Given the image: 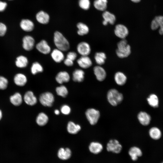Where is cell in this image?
<instances>
[{"mask_svg":"<svg viewBox=\"0 0 163 163\" xmlns=\"http://www.w3.org/2000/svg\"><path fill=\"white\" fill-rule=\"evenodd\" d=\"M53 42L56 48L63 52L68 51L70 48L68 40L60 32L56 31L54 33Z\"/></svg>","mask_w":163,"mask_h":163,"instance_id":"obj_1","label":"cell"},{"mask_svg":"<svg viewBox=\"0 0 163 163\" xmlns=\"http://www.w3.org/2000/svg\"><path fill=\"white\" fill-rule=\"evenodd\" d=\"M116 53L117 56L121 58L127 57L131 53L130 46L128 44L127 40L125 39H122L117 44Z\"/></svg>","mask_w":163,"mask_h":163,"instance_id":"obj_2","label":"cell"},{"mask_svg":"<svg viewBox=\"0 0 163 163\" xmlns=\"http://www.w3.org/2000/svg\"><path fill=\"white\" fill-rule=\"evenodd\" d=\"M123 94L115 89L109 90L107 94V99L108 102L111 105L116 106L123 101Z\"/></svg>","mask_w":163,"mask_h":163,"instance_id":"obj_3","label":"cell"},{"mask_svg":"<svg viewBox=\"0 0 163 163\" xmlns=\"http://www.w3.org/2000/svg\"><path fill=\"white\" fill-rule=\"evenodd\" d=\"M86 117L91 125H94L98 122L100 117L99 111L94 108L88 109L85 113Z\"/></svg>","mask_w":163,"mask_h":163,"instance_id":"obj_4","label":"cell"},{"mask_svg":"<svg viewBox=\"0 0 163 163\" xmlns=\"http://www.w3.org/2000/svg\"><path fill=\"white\" fill-rule=\"evenodd\" d=\"M39 100L43 105L50 107L52 106L54 101V97L52 93L49 92H46L40 95Z\"/></svg>","mask_w":163,"mask_h":163,"instance_id":"obj_5","label":"cell"},{"mask_svg":"<svg viewBox=\"0 0 163 163\" xmlns=\"http://www.w3.org/2000/svg\"><path fill=\"white\" fill-rule=\"evenodd\" d=\"M122 149V145L117 139L110 140L107 145L106 149L109 152L118 154L121 152Z\"/></svg>","mask_w":163,"mask_h":163,"instance_id":"obj_6","label":"cell"},{"mask_svg":"<svg viewBox=\"0 0 163 163\" xmlns=\"http://www.w3.org/2000/svg\"><path fill=\"white\" fill-rule=\"evenodd\" d=\"M76 50L81 56H88L91 53V49L88 43L85 41H82L77 44Z\"/></svg>","mask_w":163,"mask_h":163,"instance_id":"obj_7","label":"cell"},{"mask_svg":"<svg viewBox=\"0 0 163 163\" xmlns=\"http://www.w3.org/2000/svg\"><path fill=\"white\" fill-rule=\"evenodd\" d=\"M37 50L40 53L47 55L51 51V47L48 42L45 40L43 39L38 43L35 46Z\"/></svg>","mask_w":163,"mask_h":163,"instance_id":"obj_8","label":"cell"},{"mask_svg":"<svg viewBox=\"0 0 163 163\" xmlns=\"http://www.w3.org/2000/svg\"><path fill=\"white\" fill-rule=\"evenodd\" d=\"M114 33L116 36L123 39H125L129 34V30L127 27L123 24H118L115 28Z\"/></svg>","mask_w":163,"mask_h":163,"instance_id":"obj_9","label":"cell"},{"mask_svg":"<svg viewBox=\"0 0 163 163\" xmlns=\"http://www.w3.org/2000/svg\"><path fill=\"white\" fill-rule=\"evenodd\" d=\"M22 46L24 49L27 51L32 50L35 44L34 39L32 36L27 35L24 36L22 39Z\"/></svg>","mask_w":163,"mask_h":163,"instance_id":"obj_10","label":"cell"},{"mask_svg":"<svg viewBox=\"0 0 163 163\" xmlns=\"http://www.w3.org/2000/svg\"><path fill=\"white\" fill-rule=\"evenodd\" d=\"M57 83L62 84L69 82L70 79V76L68 72L65 71H60L58 72L55 77Z\"/></svg>","mask_w":163,"mask_h":163,"instance_id":"obj_11","label":"cell"},{"mask_svg":"<svg viewBox=\"0 0 163 163\" xmlns=\"http://www.w3.org/2000/svg\"><path fill=\"white\" fill-rule=\"evenodd\" d=\"M63 52L56 48L51 51L50 54L51 58L56 63H60L65 59Z\"/></svg>","mask_w":163,"mask_h":163,"instance_id":"obj_12","label":"cell"},{"mask_svg":"<svg viewBox=\"0 0 163 163\" xmlns=\"http://www.w3.org/2000/svg\"><path fill=\"white\" fill-rule=\"evenodd\" d=\"M78 66L82 69H87L92 64V61L88 56H81L76 60Z\"/></svg>","mask_w":163,"mask_h":163,"instance_id":"obj_13","label":"cell"},{"mask_svg":"<svg viewBox=\"0 0 163 163\" xmlns=\"http://www.w3.org/2000/svg\"><path fill=\"white\" fill-rule=\"evenodd\" d=\"M93 71L96 79L98 81H102L106 78V72L101 66H97L94 67Z\"/></svg>","mask_w":163,"mask_h":163,"instance_id":"obj_14","label":"cell"},{"mask_svg":"<svg viewBox=\"0 0 163 163\" xmlns=\"http://www.w3.org/2000/svg\"><path fill=\"white\" fill-rule=\"evenodd\" d=\"M104 19L102 22L103 25L106 26L108 23L110 24H113L116 21V18L115 15L108 11H104L102 14Z\"/></svg>","mask_w":163,"mask_h":163,"instance_id":"obj_15","label":"cell"},{"mask_svg":"<svg viewBox=\"0 0 163 163\" xmlns=\"http://www.w3.org/2000/svg\"><path fill=\"white\" fill-rule=\"evenodd\" d=\"M137 118L142 125L146 126L150 124L151 118L148 113L145 111H141L138 114Z\"/></svg>","mask_w":163,"mask_h":163,"instance_id":"obj_16","label":"cell"},{"mask_svg":"<svg viewBox=\"0 0 163 163\" xmlns=\"http://www.w3.org/2000/svg\"><path fill=\"white\" fill-rule=\"evenodd\" d=\"M85 72L82 69H76L72 73V79L75 82H81L84 80Z\"/></svg>","mask_w":163,"mask_h":163,"instance_id":"obj_17","label":"cell"},{"mask_svg":"<svg viewBox=\"0 0 163 163\" xmlns=\"http://www.w3.org/2000/svg\"><path fill=\"white\" fill-rule=\"evenodd\" d=\"M24 100L25 103L30 106L35 104L37 102V99L33 92L31 91H28L25 94Z\"/></svg>","mask_w":163,"mask_h":163,"instance_id":"obj_18","label":"cell"},{"mask_svg":"<svg viewBox=\"0 0 163 163\" xmlns=\"http://www.w3.org/2000/svg\"><path fill=\"white\" fill-rule=\"evenodd\" d=\"M128 154L132 160L133 161H136L137 160L139 157L142 155V152L139 147L133 146L130 148L128 151Z\"/></svg>","mask_w":163,"mask_h":163,"instance_id":"obj_19","label":"cell"},{"mask_svg":"<svg viewBox=\"0 0 163 163\" xmlns=\"http://www.w3.org/2000/svg\"><path fill=\"white\" fill-rule=\"evenodd\" d=\"M89 149L91 153L97 154L102 151L103 146L102 144L99 142H93L90 143L89 146Z\"/></svg>","mask_w":163,"mask_h":163,"instance_id":"obj_20","label":"cell"},{"mask_svg":"<svg viewBox=\"0 0 163 163\" xmlns=\"http://www.w3.org/2000/svg\"><path fill=\"white\" fill-rule=\"evenodd\" d=\"M36 18L38 22L40 23L46 24L49 22L50 16L46 13L40 11L37 14Z\"/></svg>","mask_w":163,"mask_h":163,"instance_id":"obj_21","label":"cell"},{"mask_svg":"<svg viewBox=\"0 0 163 163\" xmlns=\"http://www.w3.org/2000/svg\"><path fill=\"white\" fill-rule=\"evenodd\" d=\"M114 79L117 84L122 86L126 83L127 78L126 75L123 73L118 72H116L114 75Z\"/></svg>","mask_w":163,"mask_h":163,"instance_id":"obj_22","label":"cell"},{"mask_svg":"<svg viewBox=\"0 0 163 163\" xmlns=\"http://www.w3.org/2000/svg\"><path fill=\"white\" fill-rule=\"evenodd\" d=\"M21 29L26 32L32 31L34 28V24L32 21L28 19H23L20 24Z\"/></svg>","mask_w":163,"mask_h":163,"instance_id":"obj_23","label":"cell"},{"mask_svg":"<svg viewBox=\"0 0 163 163\" xmlns=\"http://www.w3.org/2000/svg\"><path fill=\"white\" fill-rule=\"evenodd\" d=\"M58 157L61 159L66 160L69 159L71 155V151L68 148H60L58 152Z\"/></svg>","mask_w":163,"mask_h":163,"instance_id":"obj_24","label":"cell"},{"mask_svg":"<svg viewBox=\"0 0 163 163\" xmlns=\"http://www.w3.org/2000/svg\"><path fill=\"white\" fill-rule=\"evenodd\" d=\"M14 82L17 85L22 86H24L27 82L26 76L22 73H18L15 75L14 78Z\"/></svg>","mask_w":163,"mask_h":163,"instance_id":"obj_25","label":"cell"},{"mask_svg":"<svg viewBox=\"0 0 163 163\" xmlns=\"http://www.w3.org/2000/svg\"><path fill=\"white\" fill-rule=\"evenodd\" d=\"M149 134L151 138L155 140L159 139L162 135L161 130L156 127L151 128L149 131Z\"/></svg>","mask_w":163,"mask_h":163,"instance_id":"obj_26","label":"cell"},{"mask_svg":"<svg viewBox=\"0 0 163 163\" xmlns=\"http://www.w3.org/2000/svg\"><path fill=\"white\" fill-rule=\"evenodd\" d=\"M67 129L69 133L75 134L81 130V127L78 124H76L73 122L69 121L68 123Z\"/></svg>","mask_w":163,"mask_h":163,"instance_id":"obj_27","label":"cell"},{"mask_svg":"<svg viewBox=\"0 0 163 163\" xmlns=\"http://www.w3.org/2000/svg\"><path fill=\"white\" fill-rule=\"evenodd\" d=\"M149 105L153 108H157L158 107L159 101L157 96L155 94H150L147 99Z\"/></svg>","mask_w":163,"mask_h":163,"instance_id":"obj_28","label":"cell"},{"mask_svg":"<svg viewBox=\"0 0 163 163\" xmlns=\"http://www.w3.org/2000/svg\"><path fill=\"white\" fill-rule=\"evenodd\" d=\"M48 120L49 118L46 114L43 112H41L37 117L36 122L38 125L43 126L47 123Z\"/></svg>","mask_w":163,"mask_h":163,"instance_id":"obj_29","label":"cell"},{"mask_svg":"<svg viewBox=\"0 0 163 163\" xmlns=\"http://www.w3.org/2000/svg\"><path fill=\"white\" fill-rule=\"evenodd\" d=\"M44 71V69L42 65L39 62L36 61L34 62L31 66L30 71L33 75L42 73Z\"/></svg>","mask_w":163,"mask_h":163,"instance_id":"obj_30","label":"cell"},{"mask_svg":"<svg viewBox=\"0 0 163 163\" xmlns=\"http://www.w3.org/2000/svg\"><path fill=\"white\" fill-rule=\"evenodd\" d=\"M28 63V61L27 58L23 55L17 57L15 61L16 66L20 68L26 67L27 66Z\"/></svg>","mask_w":163,"mask_h":163,"instance_id":"obj_31","label":"cell"},{"mask_svg":"<svg viewBox=\"0 0 163 163\" xmlns=\"http://www.w3.org/2000/svg\"><path fill=\"white\" fill-rule=\"evenodd\" d=\"M77 27L78 29L77 33L80 36H83L87 34L89 32V28L86 24L82 22L77 24Z\"/></svg>","mask_w":163,"mask_h":163,"instance_id":"obj_32","label":"cell"},{"mask_svg":"<svg viewBox=\"0 0 163 163\" xmlns=\"http://www.w3.org/2000/svg\"><path fill=\"white\" fill-rule=\"evenodd\" d=\"M107 0H95L94 2V6L97 10L104 11L107 8Z\"/></svg>","mask_w":163,"mask_h":163,"instance_id":"obj_33","label":"cell"},{"mask_svg":"<svg viewBox=\"0 0 163 163\" xmlns=\"http://www.w3.org/2000/svg\"><path fill=\"white\" fill-rule=\"evenodd\" d=\"M94 58L96 62L98 65L101 66L104 63L106 56L104 52H98L95 54Z\"/></svg>","mask_w":163,"mask_h":163,"instance_id":"obj_34","label":"cell"},{"mask_svg":"<svg viewBox=\"0 0 163 163\" xmlns=\"http://www.w3.org/2000/svg\"><path fill=\"white\" fill-rule=\"evenodd\" d=\"M11 103L14 105L18 106L22 103V99L21 95L19 93H16L11 96L10 98Z\"/></svg>","mask_w":163,"mask_h":163,"instance_id":"obj_35","label":"cell"},{"mask_svg":"<svg viewBox=\"0 0 163 163\" xmlns=\"http://www.w3.org/2000/svg\"><path fill=\"white\" fill-rule=\"evenodd\" d=\"M158 28H159V33L161 35H163V16H158L153 20Z\"/></svg>","mask_w":163,"mask_h":163,"instance_id":"obj_36","label":"cell"},{"mask_svg":"<svg viewBox=\"0 0 163 163\" xmlns=\"http://www.w3.org/2000/svg\"><path fill=\"white\" fill-rule=\"evenodd\" d=\"M56 91L58 95L64 97H66L68 93L67 88L62 85L57 87L56 88Z\"/></svg>","mask_w":163,"mask_h":163,"instance_id":"obj_37","label":"cell"},{"mask_svg":"<svg viewBox=\"0 0 163 163\" xmlns=\"http://www.w3.org/2000/svg\"><path fill=\"white\" fill-rule=\"evenodd\" d=\"M79 5L82 9L87 10L90 8V3L89 0H79Z\"/></svg>","mask_w":163,"mask_h":163,"instance_id":"obj_38","label":"cell"},{"mask_svg":"<svg viewBox=\"0 0 163 163\" xmlns=\"http://www.w3.org/2000/svg\"><path fill=\"white\" fill-rule=\"evenodd\" d=\"M8 83V80L6 78L0 76V89H5L7 87Z\"/></svg>","mask_w":163,"mask_h":163,"instance_id":"obj_39","label":"cell"},{"mask_svg":"<svg viewBox=\"0 0 163 163\" xmlns=\"http://www.w3.org/2000/svg\"><path fill=\"white\" fill-rule=\"evenodd\" d=\"M77 54L74 51H71L68 52L66 54V58L73 61H74L77 58Z\"/></svg>","mask_w":163,"mask_h":163,"instance_id":"obj_40","label":"cell"},{"mask_svg":"<svg viewBox=\"0 0 163 163\" xmlns=\"http://www.w3.org/2000/svg\"><path fill=\"white\" fill-rule=\"evenodd\" d=\"M60 110L62 113L67 115L70 113L71 108L69 106L67 105H64L61 107Z\"/></svg>","mask_w":163,"mask_h":163,"instance_id":"obj_41","label":"cell"},{"mask_svg":"<svg viewBox=\"0 0 163 163\" xmlns=\"http://www.w3.org/2000/svg\"><path fill=\"white\" fill-rule=\"evenodd\" d=\"M7 30V27L4 24L0 23V36H4Z\"/></svg>","mask_w":163,"mask_h":163,"instance_id":"obj_42","label":"cell"},{"mask_svg":"<svg viewBox=\"0 0 163 163\" xmlns=\"http://www.w3.org/2000/svg\"><path fill=\"white\" fill-rule=\"evenodd\" d=\"M64 65L68 67H71L74 65V61L66 58L64 59L63 61Z\"/></svg>","mask_w":163,"mask_h":163,"instance_id":"obj_43","label":"cell"},{"mask_svg":"<svg viewBox=\"0 0 163 163\" xmlns=\"http://www.w3.org/2000/svg\"><path fill=\"white\" fill-rule=\"evenodd\" d=\"M7 4L5 2L0 1V11H2L6 8Z\"/></svg>","mask_w":163,"mask_h":163,"instance_id":"obj_44","label":"cell"},{"mask_svg":"<svg viewBox=\"0 0 163 163\" xmlns=\"http://www.w3.org/2000/svg\"><path fill=\"white\" fill-rule=\"evenodd\" d=\"M54 113L56 115H59L60 113L59 110H56L54 111Z\"/></svg>","mask_w":163,"mask_h":163,"instance_id":"obj_45","label":"cell"},{"mask_svg":"<svg viewBox=\"0 0 163 163\" xmlns=\"http://www.w3.org/2000/svg\"><path fill=\"white\" fill-rule=\"evenodd\" d=\"M131 1L134 3H138L141 0H131Z\"/></svg>","mask_w":163,"mask_h":163,"instance_id":"obj_46","label":"cell"},{"mask_svg":"<svg viewBox=\"0 0 163 163\" xmlns=\"http://www.w3.org/2000/svg\"><path fill=\"white\" fill-rule=\"evenodd\" d=\"M2 111L0 110V120L2 119Z\"/></svg>","mask_w":163,"mask_h":163,"instance_id":"obj_47","label":"cell"},{"mask_svg":"<svg viewBox=\"0 0 163 163\" xmlns=\"http://www.w3.org/2000/svg\"><path fill=\"white\" fill-rule=\"evenodd\" d=\"M161 163H163V162H162Z\"/></svg>","mask_w":163,"mask_h":163,"instance_id":"obj_48","label":"cell"}]
</instances>
